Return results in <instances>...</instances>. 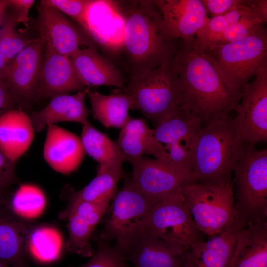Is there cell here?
<instances>
[{"instance_id": "obj_4", "label": "cell", "mask_w": 267, "mask_h": 267, "mask_svg": "<svg viewBox=\"0 0 267 267\" xmlns=\"http://www.w3.org/2000/svg\"><path fill=\"white\" fill-rule=\"evenodd\" d=\"M201 48L226 83L242 92L245 85L267 63V28L264 25L238 41Z\"/></svg>"}, {"instance_id": "obj_43", "label": "cell", "mask_w": 267, "mask_h": 267, "mask_svg": "<svg viewBox=\"0 0 267 267\" xmlns=\"http://www.w3.org/2000/svg\"><path fill=\"white\" fill-rule=\"evenodd\" d=\"M9 6L8 0H0V25L2 22L6 8Z\"/></svg>"}, {"instance_id": "obj_2", "label": "cell", "mask_w": 267, "mask_h": 267, "mask_svg": "<svg viewBox=\"0 0 267 267\" xmlns=\"http://www.w3.org/2000/svg\"><path fill=\"white\" fill-rule=\"evenodd\" d=\"M115 2L124 22L123 47L131 73L171 61L181 40L169 34L154 1Z\"/></svg>"}, {"instance_id": "obj_27", "label": "cell", "mask_w": 267, "mask_h": 267, "mask_svg": "<svg viewBox=\"0 0 267 267\" xmlns=\"http://www.w3.org/2000/svg\"><path fill=\"white\" fill-rule=\"evenodd\" d=\"M87 96L90 101L93 117L107 128L121 129L131 117L129 110H134L132 98L122 90L105 95L90 89Z\"/></svg>"}, {"instance_id": "obj_11", "label": "cell", "mask_w": 267, "mask_h": 267, "mask_svg": "<svg viewBox=\"0 0 267 267\" xmlns=\"http://www.w3.org/2000/svg\"><path fill=\"white\" fill-rule=\"evenodd\" d=\"M37 11V30L45 47L69 57L83 45H95L77 24L44 0Z\"/></svg>"}, {"instance_id": "obj_20", "label": "cell", "mask_w": 267, "mask_h": 267, "mask_svg": "<svg viewBox=\"0 0 267 267\" xmlns=\"http://www.w3.org/2000/svg\"><path fill=\"white\" fill-rule=\"evenodd\" d=\"M69 58L78 78L86 88L106 86L125 89L123 74L98 52L95 45L78 49Z\"/></svg>"}, {"instance_id": "obj_17", "label": "cell", "mask_w": 267, "mask_h": 267, "mask_svg": "<svg viewBox=\"0 0 267 267\" xmlns=\"http://www.w3.org/2000/svg\"><path fill=\"white\" fill-rule=\"evenodd\" d=\"M169 34L188 42L202 31L209 18L201 0H154Z\"/></svg>"}, {"instance_id": "obj_35", "label": "cell", "mask_w": 267, "mask_h": 267, "mask_svg": "<svg viewBox=\"0 0 267 267\" xmlns=\"http://www.w3.org/2000/svg\"><path fill=\"white\" fill-rule=\"evenodd\" d=\"M97 248L86 263L72 267H129L124 256L108 243L96 240Z\"/></svg>"}, {"instance_id": "obj_42", "label": "cell", "mask_w": 267, "mask_h": 267, "mask_svg": "<svg viewBox=\"0 0 267 267\" xmlns=\"http://www.w3.org/2000/svg\"><path fill=\"white\" fill-rule=\"evenodd\" d=\"M11 196L10 189L0 188V205L7 201Z\"/></svg>"}, {"instance_id": "obj_3", "label": "cell", "mask_w": 267, "mask_h": 267, "mask_svg": "<svg viewBox=\"0 0 267 267\" xmlns=\"http://www.w3.org/2000/svg\"><path fill=\"white\" fill-rule=\"evenodd\" d=\"M245 144L230 115L203 122L190 151L188 170L194 182L231 181Z\"/></svg>"}, {"instance_id": "obj_7", "label": "cell", "mask_w": 267, "mask_h": 267, "mask_svg": "<svg viewBox=\"0 0 267 267\" xmlns=\"http://www.w3.org/2000/svg\"><path fill=\"white\" fill-rule=\"evenodd\" d=\"M234 172L236 218L246 225L267 220V150L245 145Z\"/></svg>"}, {"instance_id": "obj_36", "label": "cell", "mask_w": 267, "mask_h": 267, "mask_svg": "<svg viewBox=\"0 0 267 267\" xmlns=\"http://www.w3.org/2000/svg\"><path fill=\"white\" fill-rule=\"evenodd\" d=\"M69 17L84 31L87 13L95 0H44Z\"/></svg>"}, {"instance_id": "obj_14", "label": "cell", "mask_w": 267, "mask_h": 267, "mask_svg": "<svg viewBox=\"0 0 267 267\" xmlns=\"http://www.w3.org/2000/svg\"><path fill=\"white\" fill-rule=\"evenodd\" d=\"M203 122L187 109L180 106L172 115L155 126V136L164 147L169 163L188 171L190 151Z\"/></svg>"}, {"instance_id": "obj_40", "label": "cell", "mask_w": 267, "mask_h": 267, "mask_svg": "<svg viewBox=\"0 0 267 267\" xmlns=\"http://www.w3.org/2000/svg\"><path fill=\"white\" fill-rule=\"evenodd\" d=\"M16 104L5 83L0 81V116L8 110L16 108Z\"/></svg>"}, {"instance_id": "obj_16", "label": "cell", "mask_w": 267, "mask_h": 267, "mask_svg": "<svg viewBox=\"0 0 267 267\" xmlns=\"http://www.w3.org/2000/svg\"><path fill=\"white\" fill-rule=\"evenodd\" d=\"M188 250L137 233L119 251L134 267H185Z\"/></svg>"}, {"instance_id": "obj_26", "label": "cell", "mask_w": 267, "mask_h": 267, "mask_svg": "<svg viewBox=\"0 0 267 267\" xmlns=\"http://www.w3.org/2000/svg\"><path fill=\"white\" fill-rule=\"evenodd\" d=\"M229 267H267V220L240 229Z\"/></svg>"}, {"instance_id": "obj_15", "label": "cell", "mask_w": 267, "mask_h": 267, "mask_svg": "<svg viewBox=\"0 0 267 267\" xmlns=\"http://www.w3.org/2000/svg\"><path fill=\"white\" fill-rule=\"evenodd\" d=\"M109 203L79 202L67 206L60 213L59 218L68 221V237L64 245L67 251L84 257L92 256L90 239Z\"/></svg>"}, {"instance_id": "obj_18", "label": "cell", "mask_w": 267, "mask_h": 267, "mask_svg": "<svg viewBox=\"0 0 267 267\" xmlns=\"http://www.w3.org/2000/svg\"><path fill=\"white\" fill-rule=\"evenodd\" d=\"M35 101L83 90L69 57L44 47Z\"/></svg>"}, {"instance_id": "obj_38", "label": "cell", "mask_w": 267, "mask_h": 267, "mask_svg": "<svg viewBox=\"0 0 267 267\" xmlns=\"http://www.w3.org/2000/svg\"><path fill=\"white\" fill-rule=\"evenodd\" d=\"M15 164L0 150V188L10 189L16 182Z\"/></svg>"}, {"instance_id": "obj_5", "label": "cell", "mask_w": 267, "mask_h": 267, "mask_svg": "<svg viewBox=\"0 0 267 267\" xmlns=\"http://www.w3.org/2000/svg\"><path fill=\"white\" fill-rule=\"evenodd\" d=\"M171 61L153 69L131 73L124 90L155 127L180 107Z\"/></svg>"}, {"instance_id": "obj_21", "label": "cell", "mask_w": 267, "mask_h": 267, "mask_svg": "<svg viewBox=\"0 0 267 267\" xmlns=\"http://www.w3.org/2000/svg\"><path fill=\"white\" fill-rule=\"evenodd\" d=\"M43 156L47 163L55 171L69 174L77 169L85 152L81 139L71 132L56 125L47 126Z\"/></svg>"}, {"instance_id": "obj_34", "label": "cell", "mask_w": 267, "mask_h": 267, "mask_svg": "<svg viewBox=\"0 0 267 267\" xmlns=\"http://www.w3.org/2000/svg\"><path fill=\"white\" fill-rule=\"evenodd\" d=\"M264 25L258 18L243 19L214 37L204 45L198 44L201 47H204L211 44H224L238 41L252 34Z\"/></svg>"}, {"instance_id": "obj_28", "label": "cell", "mask_w": 267, "mask_h": 267, "mask_svg": "<svg viewBox=\"0 0 267 267\" xmlns=\"http://www.w3.org/2000/svg\"><path fill=\"white\" fill-rule=\"evenodd\" d=\"M123 174L122 165H98L94 178L85 187L68 195L69 206L79 202H110L117 192V187Z\"/></svg>"}, {"instance_id": "obj_24", "label": "cell", "mask_w": 267, "mask_h": 267, "mask_svg": "<svg viewBox=\"0 0 267 267\" xmlns=\"http://www.w3.org/2000/svg\"><path fill=\"white\" fill-rule=\"evenodd\" d=\"M89 90L87 88L73 95L54 96L44 108L32 111L30 117L35 132L42 131L48 125L59 122H74L82 125L89 123L90 111L86 105L85 98Z\"/></svg>"}, {"instance_id": "obj_8", "label": "cell", "mask_w": 267, "mask_h": 267, "mask_svg": "<svg viewBox=\"0 0 267 267\" xmlns=\"http://www.w3.org/2000/svg\"><path fill=\"white\" fill-rule=\"evenodd\" d=\"M181 190L158 201L136 233L154 236L186 250L202 241V233L183 202Z\"/></svg>"}, {"instance_id": "obj_29", "label": "cell", "mask_w": 267, "mask_h": 267, "mask_svg": "<svg viewBox=\"0 0 267 267\" xmlns=\"http://www.w3.org/2000/svg\"><path fill=\"white\" fill-rule=\"evenodd\" d=\"M80 139L85 153L98 165H122L125 162L115 142L89 122L82 125Z\"/></svg>"}, {"instance_id": "obj_25", "label": "cell", "mask_w": 267, "mask_h": 267, "mask_svg": "<svg viewBox=\"0 0 267 267\" xmlns=\"http://www.w3.org/2000/svg\"><path fill=\"white\" fill-rule=\"evenodd\" d=\"M35 130L22 108L8 110L0 116V150L15 163L31 145Z\"/></svg>"}, {"instance_id": "obj_31", "label": "cell", "mask_w": 267, "mask_h": 267, "mask_svg": "<svg viewBox=\"0 0 267 267\" xmlns=\"http://www.w3.org/2000/svg\"><path fill=\"white\" fill-rule=\"evenodd\" d=\"M18 23L14 15L0 30V81L4 82L8 65L31 39L16 30Z\"/></svg>"}, {"instance_id": "obj_22", "label": "cell", "mask_w": 267, "mask_h": 267, "mask_svg": "<svg viewBox=\"0 0 267 267\" xmlns=\"http://www.w3.org/2000/svg\"><path fill=\"white\" fill-rule=\"evenodd\" d=\"M120 129L115 142L125 161L131 164L145 155H150L169 162L164 147L157 140L154 129L148 126L145 119L130 117Z\"/></svg>"}, {"instance_id": "obj_13", "label": "cell", "mask_w": 267, "mask_h": 267, "mask_svg": "<svg viewBox=\"0 0 267 267\" xmlns=\"http://www.w3.org/2000/svg\"><path fill=\"white\" fill-rule=\"evenodd\" d=\"M44 47L40 38L31 39L6 68L4 82L14 100L21 106L35 101Z\"/></svg>"}, {"instance_id": "obj_6", "label": "cell", "mask_w": 267, "mask_h": 267, "mask_svg": "<svg viewBox=\"0 0 267 267\" xmlns=\"http://www.w3.org/2000/svg\"><path fill=\"white\" fill-rule=\"evenodd\" d=\"M181 195L196 225L210 237L226 230L235 221L233 183H198L184 185Z\"/></svg>"}, {"instance_id": "obj_32", "label": "cell", "mask_w": 267, "mask_h": 267, "mask_svg": "<svg viewBox=\"0 0 267 267\" xmlns=\"http://www.w3.org/2000/svg\"><path fill=\"white\" fill-rule=\"evenodd\" d=\"M12 210L21 217L35 218L44 210L45 196L37 186L22 184L15 191L9 200Z\"/></svg>"}, {"instance_id": "obj_12", "label": "cell", "mask_w": 267, "mask_h": 267, "mask_svg": "<svg viewBox=\"0 0 267 267\" xmlns=\"http://www.w3.org/2000/svg\"><path fill=\"white\" fill-rule=\"evenodd\" d=\"M132 179L148 196L160 200L180 191L183 186L194 182L185 168L156 158L143 157L131 164Z\"/></svg>"}, {"instance_id": "obj_37", "label": "cell", "mask_w": 267, "mask_h": 267, "mask_svg": "<svg viewBox=\"0 0 267 267\" xmlns=\"http://www.w3.org/2000/svg\"><path fill=\"white\" fill-rule=\"evenodd\" d=\"M243 0H201L207 12L213 17L224 15L232 10Z\"/></svg>"}, {"instance_id": "obj_10", "label": "cell", "mask_w": 267, "mask_h": 267, "mask_svg": "<svg viewBox=\"0 0 267 267\" xmlns=\"http://www.w3.org/2000/svg\"><path fill=\"white\" fill-rule=\"evenodd\" d=\"M234 120L245 145L267 140V63L244 87Z\"/></svg>"}, {"instance_id": "obj_9", "label": "cell", "mask_w": 267, "mask_h": 267, "mask_svg": "<svg viewBox=\"0 0 267 267\" xmlns=\"http://www.w3.org/2000/svg\"><path fill=\"white\" fill-rule=\"evenodd\" d=\"M110 213L96 240L109 243L120 249L139 230L154 205L159 200L152 198L134 184L127 180L113 198Z\"/></svg>"}, {"instance_id": "obj_41", "label": "cell", "mask_w": 267, "mask_h": 267, "mask_svg": "<svg viewBox=\"0 0 267 267\" xmlns=\"http://www.w3.org/2000/svg\"><path fill=\"white\" fill-rule=\"evenodd\" d=\"M247 4L264 23L267 22V0H247Z\"/></svg>"}, {"instance_id": "obj_30", "label": "cell", "mask_w": 267, "mask_h": 267, "mask_svg": "<svg viewBox=\"0 0 267 267\" xmlns=\"http://www.w3.org/2000/svg\"><path fill=\"white\" fill-rule=\"evenodd\" d=\"M62 238L55 229L48 227H34L28 239L29 256L42 263L57 261L61 255Z\"/></svg>"}, {"instance_id": "obj_44", "label": "cell", "mask_w": 267, "mask_h": 267, "mask_svg": "<svg viewBox=\"0 0 267 267\" xmlns=\"http://www.w3.org/2000/svg\"><path fill=\"white\" fill-rule=\"evenodd\" d=\"M0 267H11L7 264L0 260Z\"/></svg>"}, {"instance_id": "obj_19", "label": "cell", "mask_w": 267, "mask_h": 267, "mask_svg": "<svg viewBox=\"0 0 267 267\" xmlns=\"http://www.w3.org/2000/svg\"><path fill=\"white\" fill-rule=\"evenodd\" d=\"M9 199L0 205V260L11 267H28V242L34 226L12 210Z\"/></svg>"}, {"instance_id": "obj_23", "label": "cell", "mask_w": 267, "mask_h": 267, "mask_svg": "<svg viewBox=\"0 0 267 267\" xmlns=\"http://www.w3.org/2000/svg\"><path fill=\"white\" fill-rule=\"evenodd\" d=\"M245 225L236 219L221 234L192 247L187 251L185 267H229L237 234Z\"/></svg>"}, {"instance_id": "obj_33", "label": "cell", "mask_w": 267, "mask_h": 267, "mask_svg": "<svg viewBox=\"0 0 267 267\" xmlns=\"http://www.w3.org/2000/svg\"><path fill=\"white\" fill-rule=\"evenodd\" d=\"M248 18H258L260 20L247 4L246 0H244L241 4L228 13L209 18L203 29L196 37L197 42L200 45H203L229 27L242 20Z\"/></svg>"}, {"instance_id": "obj_39", "label": "cell", "mask_w": 267, "mask_h": 267, "mask_svg": "<svg viewBox=\"0 0 267 267\" xmlns=\"http://www.w3.org/2000/svg\"><path fill=\"white\" fill-rule=\"evenodd\" d=\"M9 6L16 10L15 16L18 23L26 24L29 20L30 9L35 3L33 0H8Z\"/></svg>"}, {"instance_id": "obj_1", "label": "cell", "mask_w": 267, "mask_h": 267, "mask_svg": "<svg viewBox=\"0 0 267 267\" xmlns=\"http://www.w3.org/2000/svg\"><path fill=\"white\" fill-rule=\"evenodd\" d=\"M180 106L203 122L236 111L242 92L231 88L197 42L181 40L171 60Z\"/></svg>"}]
</instances>
